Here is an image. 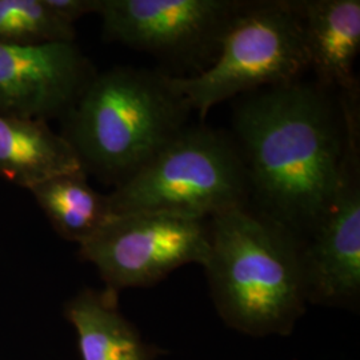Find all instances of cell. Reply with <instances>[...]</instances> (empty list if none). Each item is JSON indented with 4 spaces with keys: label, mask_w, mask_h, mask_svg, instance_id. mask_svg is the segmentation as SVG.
<instances>
[{
    "label": "cell",
    "mask_w": 360,
    "mask_h": 360,
    "mask_svg": "<svg viewBox=\"0 0 360 360\" xmlns=\"http://www.w3.org/2000/svg\"><path fill=\"white\" fill-rule=\"evenodd\" d=\"M296 7L314 82L336 96L358 95L359 0H296Z\"/></svg>",
    "instance_id": "10"
},
{
    "label": "cell",
    "mask_w": 360,
    "mask_h": 360,
    "mask_svg": "<svg viewBox=\"0 0 360 360\" xmlns=\"http://www.w3.org/2000/svg\"><path fill=\"white\" fill-rule=\"evenodd\" d=\"M77 171L84 169L75 150L47 122L0 115V178L30 191Z\"/></svg>",
    "instance_id": "11"
},
{
    "label": "cell",
    "mask_w": 360,
    "mask_h": 360,
    "mask_svg": "<svg viewBox=\"0 0 360 360\" xmlns=\"http://www.w3.org/2000/svg\"><path fill=\"white\" fill-rule=\"evenodd\" d=\"M232 129L250 205L302 245L334 195L347 144L346 102L299 79L239 96Z\"/></svg>",
    "instance_id": "1"
},
{
    "label": "cell",
    "mask_w": 360,
    "mask_h": 360,
    "mask_svg": "<svg viewBox=\"0 0 360 360\" xmlns=\"http://www.w3.org/2000/svg\"><path fill=\"white\" fill-rule=\"evenodd\" d=\"M95 74L75 41L0 43V115L63 117Z\"/></svg>",
    "instance_id": "9"
},
{
    "label": "cell",
    "mask_w": 360,
    "mask_h": 360,
    "mask_svg": "<svg viewBox=\"0 0 360 360\" xmlns=\"http://www.w3.org/2000/svg\"><path fill=\"white\" fill-rule=\"evenodd\" d=\"M47 7L59 19L74 26L86 15L99 13L102 0H44Z\"/></svg>",
    "instance_id": "15"
},
{
    "label": "cell",
    "mask_w": 360,
    "mask_h": 360,
    "mask_svg": "<svg viewBox=\"0 0 360 360\" xmlns=\"http://www.w3.org/2000/svg\"><path fill=\"white\" fill-rule=\"evenodd\" d=\"M108 199L115 215L167 212L211 219L248 206L250 188L231 135L188 124Z\"/></svg>",
    "instance_id": "4"
},
{
    "label": "cell",
    "mask_w": 360,
    "mask_h": 360,
    "mask_svg": "<svg viewBox=\"0 0 360 360\" xmlns=\"http://www.w3.org/2000/svg\"><path fill=\"white\" fill-rule=\"evenodd\" d=\"M360 104H348L347 144L333 199L300 245L307 303L355 309L360 297Z\"/></svg>",
    "instance_id": "8"
},
{
    "label": "cell",
    "mask_w": 360,
    "mask_h": 360,
    "mask_svg": "<svg viewBox=\"0 0 360 360\" xmlns=\"http://www.w3.org/2000/svg\"><path fill=\"white\" fill-rule=\"evenodd\" d=\"M193 110L162 70L96 72L63 116V136L84 172L114 188L132 178L188 126Z\"/></svg>",
    "instance_id": "3"
},
{
    "label": "cell",
    "mask_w": 360,
    "mask_h": 360,
    "mask_svg": "<svg viewBox=\"0 0 360 360\" xmlns=\"http://www.w3.org/2000/svg\"><path fill=\"white\" fill-rule=\"evenodd\" d=\"M208 223L203 267L221 319L252 336L290 334L307 304L300 242L251 205Z\"/></svg>",
    "instance_id": "2"
},
{
    "label": "cell",
    "mask_w": 360,
    "mask_h": 360,
    "mask_svg": "<svg viewBox=\"0 0 360 360\" xmlns=\"http://www.w3.org/2000/svg\"><path fill=\"white\" fill-rule=\"evenodd\" d=\"M247 0H102L104 38L181 70L203 72Z\"/></svg>",
    "instance_id": "6"
},
{
    "label": "cell",
    "mask_w": 360,
    "mask_h": 360,
    "mask_svg": "<svg viewBox=\"0 0 360 360\" xmlns=\"http://www.w3.org/2000/svg\"><path fill=\"white\" fill-rule=\"evenodd\" d=\"M210 250L208 219L167 212L115 215L79 254L95 266L105 288L151 287L186 264L203 266Z\"/></svg>",
    "instance_id": "7"
},
{
    "label": "cell",
    "mask_w": 360,
    "mask_h": 360,
    "mask_svg": "<svg viewBox=\"0 0 360 360\" xmlns=\"http://www.w3.org/2000/svg\"><path fill=\"white\" fill-rule=\"evenodd\" d=\"M75 27L59 19L44 0H0V43H74Z\"/></svg>",
    "instance_id": "14"
},
{
    "label": "cell",
    "mask_w": 360,
    "mask_h": 360,
    "mask_svg": "<svg viewBox=\"0 0 360 360\" xmlns=\"http://www.w3.org/2000/svg\"><path fill=\"white\" fill-rule=\"evenodd\" d=\"M30 193L53 230L79 245L89 242L115 217L108 195L94 190L84 171L58 175Z\"/></svg>",
    "instance_id": "13"
},
{
    "label": "cell",
    "mask_w": 360,
    "mask_h": 360,
    "mask_svg": "<svg viewBox=\"0 0 360 360\" xmlns=\"http://www.w3.org/2000/svg\"><path fill=\"white\" fill-rule=\"evenodd\" d=\"M82 360H155V349L117 309V294L86 288L65 304Z\"/></svg>",
    "instance_id": "12"
},
{
    "label": "cell",
    "mask_w": 360,
    "mask_h": 360,
    "mask_svg": "<svg viewBox=\"0 0 360 360\" xmlns=\"http://www.w3.org/2000/svg\"><path fill=\"white\" fill-rule=\"evenodd\" d=\"M309 71L296 0H247L224 34L217 59L193 77L171 75L202 119L224 101L292 83Z\"/></svg>",
    "instance_id": "5"
}]
</instances>
